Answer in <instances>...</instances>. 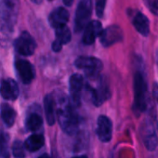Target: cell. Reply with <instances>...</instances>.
Here are the masks:
<instances>
[{
	"label": "cell",
	"instance_id": "obj_1",
	"mask_svg": "<svg viewBox=\"0 0 158 158\" xmlns=\"http://www.w3.org/2000/svg\"><path fill=\"white\" fill-rule=\"evenodd\" d=\"M19 14V0H0V45L9 47Z\"/></svg>",
	"mask_w": 158,
	"mask_h": 158
},
{
	"label": "cell",
	"instance_id": "obj_2",
	"mask_svg": "<svg viewBox=\"0 0 158 158\" xmlns=\"http://www.w3.org/2000/svg\"><path fill=\"white\" fill-rule=\"evenodd\" d=\"M56 100L57 117L61 129L69 134L73 135L78 129V116L73 109L71 101L67 99L64 94H60Z\"/></svg>",
	"mask_w": 158,
	"mask_h": 158
},
{
	"label": "cell",
	"instance_id": "obj_3",
	"mask_svg": "<svg viewBox=\"0 0 158 158\" xmlns=\"http://www.w3.org/2000/svg\"><path fill=\"white\" fill-rule=\"evenodd\" d=\"M134 112L139 114L145 111L147 107V83L144 74L138 71L134 74Z\"/></svg>",
	"mask_w": 158,
	"mask_h": 158
},
{
	"label": "cell",
	"instance_id": "obj_4",
	"mask_svg": "<svg viewBox=\"0 0 158 158\" xmlns=\"http://www.w3.org/2000/svg\"><path fill=\"white\" fill-rule=\"evenodd\" d=\"M74 65L78 68L84 70L86 75L90 79L98 78L100 73L103 68V64L101 60L95 57L89 56H80L78 57L75 61Z\"/></svg>",
	"mask_w": 158,
	"mask_h": 158
},
{
	"label": "cell",
	"instance_id": "obj_5",
	"mask_svg": "<svg viewBox=\"0 0 158 158\" xmlns=\"http://www.w3.org/2000/svg\"><path fill=\"white\" fill-rule=\"evenodd\" d=\"M93 3L92 0H80L78 3L75 18H74V31L81 32L89 23L92 13Z\"/></svg>",
	"mask_w": 158,
	"mask_h": 158
},
{
	"label": "cell",
	"instance_id": "obj_6",
	"mask_svg": "<svg viewBox=\"0 0 158 158\" xmlns=\"http://www.w3.org/2000/svg\"><path fill=\"white\" fill-rule=\"evenodd\" d=\"M15 50L22 56H32L36 49V42L26 31L23 32L14 42Z\"/></svg>",
	"mask_w": 158,
	"mask_h": 158
},
{
	"label": "cell",
	"instance_id": "obj_7",
	"mask_svg": "<svg viewBox=\"0 0 158 158\" xmlns=\"http://www.w3.org/2000/svg\"><path fill=\"white\" fill-rule=\"evenodd\" d=\"M15 70L21 81L25 85L32 83L35 77V70L34 65L24 59H16Z\"/></svg>",
	"mask_w": 158,
	"mask_h": 158
},
{
	"label": "cell",
	"instance_id": "obj_8",
	"mask_svg": "<svg viewBox=\"0 0 158 158\" xmlns=\"http://www.w3.org/2000/svg\"><path fill=\"white\" fill-rule=\"evenodd\" d=\"M83 88H84L83 76L79 73L73 74L69 79V90H70L71 102L73 106L80 105Z\"/></svg>",
	"mask_w": 158,
	"mask_h": 158
},
{
	"label": "cell",
	"instance_id": "obj_9",
	"mask_svg": "<svg viewBox=\"0 0 158 158\" xmlns=\"http://www.w3.org/2000/svg\"><path fill=\"white\" fill-rule=\"evenodd\" d=\"M99 37L103 47H110L122 41L124 34L120 26L111 25L102 30Z\"/></svg>",
	"mask_w": 158,
	"mask_h": 158
},
{
	"label": "cell",
	"instance_id": "obj_10",
	"mask_svg": "<svg viewBox=\"0 0 158 158\" xmlns=\"http://www.w3.org/2000/svg\"><path fill=\"white\" fill-rule=\"evenodd\" d=\"M87 88L90 92L92 102L94 103L95 106H101L111 96V91L108 87V84L103 79H100L99 84L96 88L89 87V85L87 86Z\"/></svg>",
	"mask_w": 158,
	"mask_h": 158
},
{
	"label": "cell",
	"instance_id": "obj_11",
	"mask_svg": "<svg viewBox=\"0 0 158 158\" xmlns=\"http://www.w3.org/2000/svg\"><path fill=\"white\" fill-rule=\"evenodd\" d=\"M0 95L5 100L15 101L19 96V87L15 80L7 78L0 84Z\"/></svg>",
	"mask_w": 158,
	"mask_h": 158
},
{
	"label": "cell",
	"instance_id": "obj_12",
	"mask_svg": "<svg viewBox=\"0 0 158 158\" xmlns=\"http://www.w3.org/2000/svg\"><path fill=\"white\" fill-rule=\"evenodd\" d=\"M113 125L111 120L105 116L101 115L97 121V135L102 142H108L112 139Z\"/></svg>",
	"mask_w": 158,
	"mask_h": 158
},
{
	"label": "cell",
	"instance_id": "obj_13",
	"mask_svg": "<svg viewBox=\"0 0 158 158\" xmlns=\"http://www.w3.org/2000/svg\"><path fill=\"white\" fill-rule=\"evenodd\" d=\"M102 31V25L99 21H91L84 29L82 41L85 45H92L96 38L100 36Z\"/></svg>",
	"mask_w": 158,
	"mask_h": 158
},
{
	"label": "cell",
	"instance_id": "obj_14",
	"mask_svg": "<svg viewBox=\"0 0 158 158\" xmlns=\"http://www.w3.org/2000/svg\"><path fill=\"white\" fill-rule=\"evenodd\" d=\"M68 21H69V12L66 9L61 7L52 10L48 16L49 25L54 29L66 25Z\"/></svg>",
	"mask_w": 158,
	"mask_h": 158
},
{
	"label": "cell",
	"instance_id": "obj_15",
	"mask_svg": "<svg viewBox=\"0 0 158 158\" xmlns=\"http://www.w3.org/2000/svg\"><path fill=\"white\" fill-rule=\"evenodd\" d=\"M132 23L136 30L143 36L150 35V22L148 18L140 11L134 10L132 15Z\"/></svg>",
	"mask_w": 158,
	"mask_h": 158
},
{
	"label": "cell",
	"instance_id": "obj_16",
	"mask_svg": "<svg viewBox=\"0 0 158 158\" xmlns=\"http://www.w3.org/2000/svg\"><path fill=\"white\" fill-rule=\"evenodd\" d=\"M44 108L46 114V119L49 126H53L56 121L57 114V105L56 99L52 94L46 95L44 99Z\"/></svg>",
	"mask_w": 158,
	"mask_h": 158
},
{
	"label": "cell",
	"instance_id": "obj_17",
	"mask_svg": "<svg viewBox=\"0 0 158 158\" xmlns=\"http://www.w3.org/2000/svg\"><path fill=\"white\" fill-rule=\"evenodd\" d=\"M142 137H143V141H144L146 148L150 151H153L157 145V137H156L154 128L152 127V124L151 122L146 123L143 126Z\"/></svg>",
	"mask_w": 158,
	"mask_h": 158
},
{
	"label": "cell",
	"instance_id": "obj_18",
	"mask_svg": "<svg viewBox=\"0 0 158 158\" xmlns=\"http://www.w3.org/2000/svg\"><path fill=\"white\" fill-rule=\"evenodd\" d=\"M0 114L3 122L8 127H11L16 120V112L15 110L8 103H2L0 106Z\"/></svg>",
	"mask_w": 158,
	"mask_h": 158
},
{
	"label": "cell",
	"instance_id": "obj_19",
	"mask_svg": "<svg viewBox=\"0 0 158 158\" xmlns=\"http://www.w3.org/2000/svg\"><path fill=\"white\" fill-rule=\"evenodd\" d=\"M44 143H45V139H44L43 135L34 134V135H31L25 140L24 145H25V148L29 152H36L40 148H42Z\"/></svg>",
	"mask_w": 158,
	"mask_h": 158
},
{
	"label": "cell",
	"instance_id": "obj_20",
	"mask_svg": "<svg viewBox=\"0 0 158 158\" xmlns=\"http://www.w3.org/2000/svg\"><path fill=\"white\" fill-rule=\"evenodd\" d=\"M42 125H43V119L38 113L32 112L28 114L25 121V126L28 130L36 131L42 127Z\"/></svg>",
	"mask_w": 158,
	"mask_h": 158
},
{
	"label": "cell",
	"instance_id": "obj_21",
	"mask_svg": "<svg viewBox=\"0 0 158 158\" xmlns=\"http://www.w3.org/2000/svg\"><path fill=\"white\" fill-rule=\"evenodd\" d=\"M55 35H56V40L60 41L62 45H65L67 43H69L71 41L72 38V34L70 29L64 25L61 27H59L57 29H55Z\"/></svg>",
	"mask_w": 158,
	"mask_h": 158
},
{
	"label": "cell",
	"instance_id": "obj_22",
	"mask_svg": "<svg viewBox=\"0 0 158 158\" xmlns=\"http://www.w3.org/2000/svg\"><path fill=\"white\" fill-rule=\"evenodd\" d=\"M0 158H10L9 136L2 131H0Z\"/></svg>",
	"mask_w": 158,
	"mask_h": 158
},
{
	"label": "cell",
	"instance_id": "obj_23",
	"mask_svg": "<svg viewBox=\"0 0 158 158\" xmlns=\"http://www.w3.org/2000/svg\"><path fill=\"white\" fill-rule=\"evenodd\" d=\"M25 145L21 140H15L12 144V153L15 158L25 157Z\"/></svg>",
	"mask_w": 158,
	"mask_h": 158
},
{
	"label": "cell",
	"instance_id": "obj_24",
	"mask_svg": "<svg viewBox=\"0 0 158 158\" xmlns=\"http://www.w3.org/2000/svg\"><path fill=\"white\" fill-rule=\"evenodd\" d=\"M143 1L150 11L158 16V0H143Z\"/></svg>",
	"mask_w": 158,
	"mask_h": 158
},
{
	"label": "cell",
	"instance_id": "obj_25",
	"mask_svg": "<svg viewBox=\"0 0 158 158\" xmlns=\"http://www.w3.org/2000/svg\"><path fill=\"white\" fill-rule=\"evenodd\" d=\"M106 6V0H96V14L98 17L102 18L104 9Z\"/></svg>",
	"mask_w": 158,
	"mask_h": 158
},
{
	"label": "cell",
	"instance_id": "obj_26",
	"mask_svg": "<svg viewBox=\"0 0 158 158\" xmlns=\"http://www.w3.org/2000/svg\"><path fill=\"white\" fill-rule=\"evenodd\" d=\"M62 44L60 42V41H58V40H55L53 43H52V50L54 51V52H60L61 49H62Z\"/></svg>",
	"mask_w": 158,
	"mask_h": 158
},
{
	"label": "cell",
	"instance_id": "obj_27",
	"mask_svg": "<svg viewBox=\"0 0 158 158\" xmlns=\"http://www.w3.org/2000/svg\"><path fill=\"white\" fill-rule=\"evenodd\" d=\"M153 96L155 98V100L158 102V84L157 83H154L153 84Z\"/></svg>",
	"mask_w": 158,
	"mask_h": 158
},
{
	"label": "cell",
	"instance_id": "obj_28",
	"mask_svg": "<svg viewBox=\"0 0 158 158\" xmlns=\"http://www.w3.org/2000/svg\"><path fill=\"white\" fill-rule=\"evenodd\" d=\"M63 3L67 6V7H71L73 3V0H63Z\"/></svg>",
	"mask_w": 158,
	"mask_h": 158
},
{
	"label": "cell",
	"instance_id": "obj_29",
	"mask_svg": "<svg viewBox=\"0 0 158 158\" xmlns=\"http://www.w3.org/2000/svg\"><path fill=\"white\" fill-rule=\"evenodd\" d=\"M38 158H51V157L49 155H48V154H43V155L39 156Z\"/></svg>",
	"mask_w": 158,
	"mask_h": 158
},
{
	"label": "cell",
	"instance_id": "obj_30",
	"mask_svg": "<svg viewBox=\"0 0 158 158\" xmlns=\"http://www.w3.org/2000/svg\"><path fill=\"white\" fill-rule=\"evenodd\" d=\"M73 158H88V157L85 156V155H80V156H74V157H73Z\"/></svg>",
	"mask_w": 158,
	"mask_h": 158
},
{
	"label": "cell",
	"instance_id": "obj_31",
	"mask_svg": "<svg viewBox=\"0 0 158 158\" xmlns=\"http://www.w3.org/2000/svg\"><path fill=\"white\" fill-rule=\"evenodd\" d=\"M32 1H33L34 3L39 4V3H41V1H42V0H32Z\"/></svg>",
	"mask_w": 158,
	"mask_h": 158
},
{
	"label": "cell",
	"instance_id": "obj_32",
	"mask_svg": "<svg viewBox=\"0 0 158 158\" xmlns=\"http://www.w3.org/2000/svg\"><path fill=\"white\" fill-rule=\"evenodd\" d=\"M49 1H51V0H49Z\"/></svg>",
	"mask_w": 158,
	"mask_h": 158
}]
</instances>
